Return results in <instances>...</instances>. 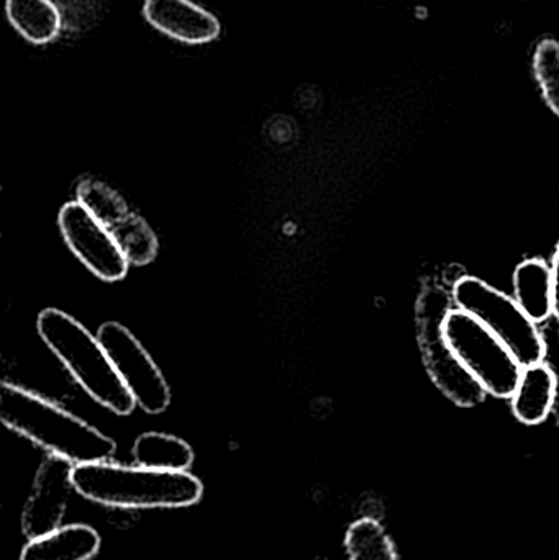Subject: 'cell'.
<instances>
[{
  "mask_svg": "<svg viewBox=\"0 0 559 560\" xmlns=\"http://www.w3.org/2000/svg\"><path fill=\"white\" fill-rule=\"evenodd\" d=\"M0 420L9 430L74 466L105 463L117 444L107 434L35 392L3 382Z\"/></svg>",
  "mask_w": 559,
  "mask_h": 560,
  "instance_id": "1",
  "label": "cell"
},
{
  "mask_svg": "<svg viewBox=\"0 0 559 560\" xmlns=\"http://www.w3.org/2000/svg\"><path fill=\"white\" fill-rule=\"evenodd\" d=\"M72 483L79 495L98 505L124 510L186 509L203 495V486L189 472L124 466L110 460L74 466Z\"/></svg>",
  "mask_w": 559,
  "mask_h": 560,
  "instance_id": "2",
  "label": "cell"
},
{
  "mask_svg": "<svg viewBox=\"0 0 559 560\" xmlns=\"http://www.w3.org/2000/svg\"><path fill=\"white\" fill-rule=\"evenodd\" d=\"M36 329L49 351L89 397L120 417L133 413L137 401L115 371L97 335H92L79 319L58 308L43 310L36 319Z\"/></svg>",
  "mask_w": 559,
  "mask_h": 560,
  "instance_id": "3",
  "label": "cell"
},
{
  "mask_svg": "<svg viewBox=\"0 0 559 560\" xmlns=\"http://www.w3.org/2000/svg\"><path fill=\"white\" fill-rule=\"evenodd\" d=\"M453 295L432 280L422 283L416 303L417 339L423 364L433 384L446 398L463 408L482 404L488 392L469 374L446 341L445 322L453 306Z\"/></svg>",
  "mask_w": 559,
  "mask_h": 560,
  "instance_id": "4",
  "label": "cell"
},
{
  "mask_svg": "<svg viewBox=\"0 0 559 560\" xmlns=\"http://www.w3.org/2000/svg\"><path fill=\"white\" fill-rule=\"evenodd\" d=\"M452 295L456 308L468 313L498 336L522 368L544 361L541 329L522 310L517 300L471 276L456 280Z\"/></svg>",
  "mask_w": 559,
  "mask_h": 560,
  "instance_id": "5",
  "label": "cell"
},
{
  "mask_svg": "<svg viewBox=\"0 0 559 560\" xmlns=\"http://www.w3.org/2000/svg\"><path fill=\"white\" fill-rule=\"evenodd\" d=\"M445 336L462 364L488 394L512 397L524 368L498 336L459 308H453L446 318Z\"/></svg>",
  "mask_w": 559,
  "mask_h": 560,
  "instance_id": "6",
  "label": "cell"
},
{
  "mask_svg": "<svg viewBox=\"0 0 559 560\" xmlns=\"http://www.w3.org/2000/svg\"><path fill=\"white\" fill-rule=\"evenodd\" d=\"M97 336L138 407L150 415L166 411L171 405L170 385L137 336L118 322H105Z\"/></svg>",
  "mask_w": 559,
  "mask_h": 560,
  "instance_id": "7",
  "label": "cell"
},
{
  "mask_svg": "<svg viewBox=\"0 0 559 560\" xmlns=\"http://www.w3.org/2000/svg\"><path fill=\"white\" fill-rule=\"evenodd\" d=\"M75 196L110 232L130 266L141 268L156 259L160 245L153 229L117 190L94 177H84L75 187Z\"/></svg>",
  "mask_w": 559,
  "mask_h": 560,
  "instance_id": "8",
  "label": "cell"
},
{
  "mask_svg": "<svg viewBox=\"0 0 559 560\" xmlns=\"http://www.w3.org/2000/svg\"><path fill=\"white\" fill-rule=\"evenodd\" d=\"M58 226L66 245L92 275L105 282H117L128 275L127 256L84 203H65L59 210Z\"/></svg>",
  "mask_w": 559,
  "mask_h": 560,
  "instance_id": "9",
  "label": "cell"
},
{
  "mask_svg": "<svg viewBox=\"0 0 559 560\" xmlns=\"http://www.w3.org/2000/svg\"><path fill=\"white\" fill-rule=\"evenodd\" d=\"M74 464L49 454L36 470L32 493L22 513V532L26 538L36 539L61 526L68 509Z\"/></svg>",
  "mask_w": 559,
  "mask_h": 560,
  "instance_id": "10",
  "label": "cell"
},
{
  "mask_svg": "<svg viewBox=\"0 0 559 560\" xmlns=\"http://www.w3.org/2000/svg\"><path fill=\"white\" fill-rule=\"evenodd\" d=\"M143 15L154 28L187 45L213 42L222 32L219 19L190 0H144Z\"/></svg>",
  "mask_w": 559,
  "mask_h": 560,
  "instance_id": "11",
  "label": "cell"
},
{
  "mask_svg": "<svg viewBox=\"0 0 559 560\" xmlns=\"http://www.w3.org/2000/svg\"><path fill=\"white\" fill-rule=\"evenodd\" d=\"M98 549L101 536L91 526H59L42 538L30 539L20 560H89Z\"/></svg>",
  "mask_w": 559,
  "mask_h": 560,
  "instance_id": "12",
  "label": "cell"
},
{
  "mask_svg": "<svg viewBox=\"0 0 559 560\" xmlns=\"http://www.w3.org/2000/svg\"><path fill=\"white\" fill-rule=\"evenodd\" d=\"M511 398L512 410L522 423L540 424L554 413V372L544 361L522 369L521 381Z\"/></svg>",
  "mask_w": 559,
  "mask_h": 560,
  "instance_id": "13",
  "label": "cell"
},
{
  "mask_svg": "<svg viewBox=\"0 0 559 560\" xmlns=\"http://www.w3.org/2000/svg\"><path fill=\"white\" fill-rule=\"evenodd\" d=\"M515 300L535 323H545L554 315L551 266L541 259H527L514 272Z\"/></svg>",
  "mask_w": 559,
  "mask_h": 560,
  "instance_id": "14",
  "label": "cell"
},
{
  "mask_svg": "<svg viewBox=\"0 0 559 560\" xmlns=\"http://www.w3.org/2000/svg\"><path fill=\"white\" fill-rule=\"evenodd\" d=\"M131 456L137 466L170 472H187L196 459L193 447L186 441L154 431L137 438L131 447Z\"/></svg>",
  "mask_w": 559,
  "mask_h": 560,
  "instance_id": "15",
  "label": "cell"
},
{
  "mask_svg": "<svg viewBox=\"0 0 559 560\" xmlns=\"http://www.w3.org/2000/svg\"><path fill=\"white\" fill-rule=\"evenodd\" d=\"M10 25L33 45L53 42L61 32L62 20L51 0H7Z\"/></svg>",
  "mask_w": 559,
  "mask_h": 560,
  "instance_id": "16",
  "label": "cell"
},
{
  "mask_svg": "<svg viewBox=\"0 0 559 560\" xmlns=\"http://www.w3.org/2000/svg\"><path fill=\"white\" fill-rule=\"evenodd\" d=\"M345 546L350 560H397L393 541L374 518L354 522L348 529Z\"/></svg>",
  "mask_w": 559,
  "mask_h": 560,
  "instance_id": "17",
  "label": "cell"
},
{
  "mask_svg": "<svg viewBox=\"0 0 559 560\" xmlns=\"http://www.w3.org/2000/svg\"><path fill=\"white\" fill-rule=\"evenodd\" d=\"M534 71L548 107L559 117V43L545 38L534 55Z\"/></svg>",
  "mask_w": 559,
  "mask_h": 560,
  "instance_id": "18",
  "label": "cell"
},
{
  "mask_svg": "<svg viewBox=\"0 0 559 560\" xmlns=\"http://www.w3.org/2000/svg\"><path fill=\"white\" fill-rule=\"evenodd\" d=\"M541 335H544L545 342L544 362L554 372L555 377L554 413L559 427V319L548 322L545 329H541Z\"/></svg>",
  "mask_w": 559,
  "mask_h": 560,
  "instance_id": "19",
  "label": "cell"
},
{
  "mask_svg": "<svg viewBox=\"0 0 559 560\" xmlns=\"http://www.w3.org/2000/svg\"><path fill=\"white\" fill-rule=\"evenodd\" d=\"M551 282H554V315L559 319V246L551 262Z\"/></svg>",
  "mask_w": 559,
  "mask_h": 560,
  "instance_id": "20",
  "label": "cell"
}]
</instances>
